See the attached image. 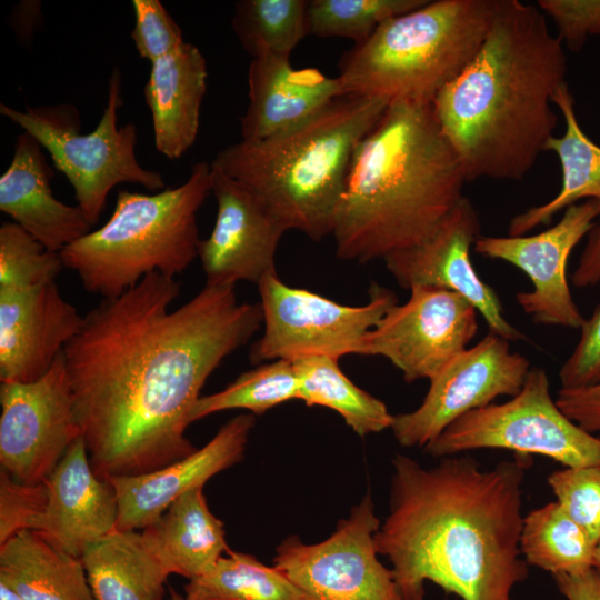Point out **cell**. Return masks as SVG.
Listing matches in <instances>:
<instances>
[{"mask_svg": "<svg viewBox=\"0 0 600 600\" xmlns=\"http://www.w3.org/2000/svg\"><path fill=\"white\" fill-rule=\"evenodd\" d=\"M180 284L152 273L84 317L66 346L73 409L100 479L161 469L197 449L186 437L210 374L262 326L260 303L206 284L174 310Z\"/></svg>", "mask_w": 600, "mask_h": 600, "instance_id": "cell-1", "label": "cell"}, {"mask_svg": "<svg viewBox=\"0 0 600 600\" xmlns=\"http://www.w3.org/2000/svg\"><path fill=\"white\" fill-rule=\"evenodd\" d=\"M529 456L490 469L470 456L431 468L396 454L389 513L374 536L406 600H423L431 581L462 600H513L529 574L520 537Z\"/></svg>", "mask_w": 600, "mask_h": 600, "instance_id": "cell-2", "label": "cell"}, {"mask_svg": "<svg viewBox=\"0 0 600 600\" xmlns=\"http://www.w3.org/2000/svg\"><path fill=\"white\" fill-rule=\"evenodd\" d=\"M567 58L543 13L494 0L482 46L431 103L467 181L521 180L553 137L550 102L566 84Z\"/></svg>", "mask_w": 600, "mask_h": 600, "instance_id": "cell-3", "label": "cell"}, {"mask_svg": "<svg viewBox=\"0 0 600 600\" xmlns=\"http://www.w3.org/2000/svg\"><path fill=\"white\" fill-rule=\"evenodd\" d=\"M466 182L432 106L389 103L354 151L334 217L337 257L367 263L424 241Z\"/></svg>", "mask_w": 600, "mask_h": 600, "instance_id": "cell-4", "label": "cell"}, {"mask_svg": "<svg viewBox=\"0 0 600 600\" xmlns=\"http://www.w3.org/2000/svg\"><path fill=\"white\" fill-rule=\"evenodd\" d=\"M388 102L343 96L286 131L221 149L211 167L251 190L289 230L332 236L354 151Z\"/></svg>", "mask_w": 600, "mask_h": 600, "instance_id": "cell-5", "label": "cell"}, {"mask_svg": "<svg viewBox=\"0 0 600 600\" xmlns=\"http://www.w3.org/2000/svg\"><path fill=\"white\" fill-rule=\"evenodd\" d=\"M493 8L494 0H428L387 20L342 56L344 94L431 104L479 51Z\"/></svg>", "mask_w": 600, "mask_h": 600, "instance_id": "cell-6", "label": "cell"}, {"mask_svg": "<svg viewBox=\"0 0 600 600\" xmlns=\"http://www.w3.org/2000/svg\"><path fill=\"white\" fill-rule=\"evenodd\" d=\"M211 192V164L192 166L186 182L154 193L120 190L100 228L66 247L64 268L87 292L114 298L144 277L182 273L198 257L197 213Z\"/></svg>", "mask_w": 600, "mask_h": 600, "instance_id": "cell-7", "label": "cell"}, {"mask_svg": "<svg viewBox=\"0 0 600 600\" xmlns=\"http://www.w3.org/2000/svg\"><path fill=\"white\" fill-rule=\"evenodd\" d=\"M122 102L121 72L116 67L109 79L102 117L89 133H80L79 111L69 103L28 107L23 111L0 104L3 117L48 151L54 168L72 186L78 206L92 226L99 221L108 194L116 186L136 183L154 192L166 189L162 174L143 168L137 159L136 126H118Z\"/></svg>", "mask_w": 600, "mask_h": 600, "instance_id": "cell-8", "label": "cell"}, {"mask_svg": "<svg viewBox=\"0 0 600 600\" xmlns=\"http://www.w3.org/2000/svg\"><path fill=\"white\" fill-rule=\"evenodd\" d=\"M424 452L450 457L478 449L541 454L564 467H600V438L569 419L550 393L542 368H531L521 390L502 403L472 410L447 427Z\"/></svg>", "mask_w": 600, "mask_h": 600, "instance_id": "cell-9", "label": "cell"}, {"mask_svg": "<svg viewBox=\"0 0 600 600\" xmlns=\"http://www.w3.org/2000/svg\"><path fill=\"white\" fill-rule=\"evenodd\" d=\"M262 336L250 349V360L296 361L324 356L358 354L363 337L398 303L391 290L373 283L362 306L341 304L307 289L284 283L277 272L259 283Z\"/></svg>", "mask_w": 600, "mask_h": 600, "instance_id": "cell-10", "label": "cell"}, {"mask_svg": "<svg viewBox=\"0 0 600 600\" xmlns=\"http://www.w3.org/2000/svg\"><path fill=\"white\" fill-rule=\"evenodd\" d=\"M370 496L352 507L326 540L306 544L292 536L277 548L274 567L308 600H406L391 568L378 558L380 527Z\"/></svg>", "mask_w": 600, "mask_h": 600, "instance_id": "cell-11", "label": "cell"}, {"mask_svg": "<svg viewBox=\"0 0 600 600\" xmlns=\"http://www.w3.org/2000/svg\"><path fill=\"white\" fill-rule=\"evenodd\" d=\"M0 464L21 483L37 484L81 436L63 352L39 379L0 387Z\"/></svg>", "mask_w": 600, "mask_h": 600, "instance_id": "cell-12", "label": "cell"}, {"mask_svg": "<svg viewBox=\"0 0 600 600\" xmlns=\"http://www.w3.org/2000/svg\"><path fill=\"white\" fill-rule=\"evenodd\" d=\"M478 311L461 294L416 286L403 304L390 308L362 339L359 353L388 359L404 381H429L468 348L478 331Z\"/></svg>", "mask_w": 600, "mask_h": 600, "instance_id": "cell-13", "label": "cell"}, {"mask_svg": "<svg viewBox=\"0 0 600 600\" xmlns=\"http://www.w3.org/2000/svg\"><path fill=\"white\" fill-rule=\"evenodd\" d=\"M509 342L488 332L456 356L430 380L417 409L393 417L390 429L398 443L424 448L463 414L499 397L516 396L531 368L526 357L510 350Z\"/></svg>", "mask_w": 600, "mask_h": 600, "instance_id": "cell-14", "label": "cell"}, {"mask_svg": "<svg viewBox=\"0 0 600 600\" xmlns=\"http://www.w3.org/2000/svg\"><path fill=\"white\" fill-rule=\"evenodd\" d=\"M600 204L586 200L568 207L560 221L532 236H480L474 251L522 270L532 289L516 294L523 312L539 324L580 329L586 320L573 301L567 264L573 248L593 228Z\"/></svg>", "mask_w": 600, "mask_h": 600, "instance_id": "cell-15", "label": "cell"}, {"mask_svg": "<svg viewBox=\"0 0 600 600\" xmlns=\"http://www.w3.org/2000/svg\"><path fill=\"white\" fill-rule=\"evenodd\" d=\"M480 236L479 216L471 201L462 197L429 238L387 256L383 261L403 289L430 286L454 291L476 308L489 332L508 341L526 339L507 320L499 296L472 264L471 248Z\"/></svg>", "mask_w": 600, "mask_h": 600, "instance_id": "cell-16", "label": "cell"}, {"mask_svg": "<svg viewBox=\"0 0 600 600\" xmlns=\"http://www.w3.org/2000/svg\"><path fill=\"white\" fill-rule=\"evenodd\" d=\"M217 216L201 239L198 258L210 286L258 283L276 270V253L287 232L269 208L246 186L211 167Z\"/></svg>", "mask_w": 600, "mask_h": 600, "instance_id": "cell-17", "label": "cell"}, {"mask_svg": "<svg viewBox=\"0 0 600 600\" xmlns=\"http://www.w3.org/2000/svg\"><path fill=\"white\" fill-rule=\"evenodd\" d=\"M83 317L56 281L0 292V380L42 377L78 333Z\"/></svg>", "mask_w": 600, "mask_h": 600, "instance_id": "cell-18", "label": "cell"}, {"mask_svg": "<svg viewBox=\"0 0 600 600\" xmlns=\"http://www.w3.org/2000/svg\"><path fill=\"white\" fill-rule=\"evenodd\" d=\"M254 423V414H239L204 447L181 460L147 473L109 478L118 499L116 529H144L183 493L203 487L211 477L239 462Z\"/></svg>", "mask_w": 600, "mask_h": 600, "instance_id": "cell-19", "label": "cell"}, {"mask_svg": "<svg viewBox=\"0 0 600 600\" xmlns=\"http://www.w3.org/2000/svg\"><path fill=\"white\" fill-rule=\"evenodd\" d=\"M44 484L46 503L31 530L58 548L81 558L90 544L116 529V490L108 479L94 473L81 436Z\"/></svg>", "mask_w": 600, "mask_h": 600, "instance_id": "cell-20", "label": "cell"}, {"mask_svg": "<svg viewBox=\"0 0 600 600\" xmlns=\"http://www.w3.org/2000/svg\"><path fill=\"white\" fill-rule=\"evenodd\" d=\"M249 106L240 118L241 140L256 141L296 127L346 96L338 77L317 68L296 69L290 57L253 58L248 69Z\"/></svg>", "mask_w": 600, "mask_h": 600, "instance_id": "cell-21", "label": "cell"}, {"mask_svg": "<svg viewBox=\"0 0 600 600\" xmlns=\"http://www.w3.org/2000/svg\"><path fill=\"white\" fill-rule=\"evenodd\" d=\"M42 149L29 133L18 134L11 162L0 177V211L48 250L61 252L93 226L78 204L53 196L54 172Z\"/></svg>", "mask_w": 600, "mask_h": 600, "instance_id": "cell-22", "label": "cell"}, {"mask_svg": "<svg viewBox=\"0 0 600 600\" xmlns=\"http://www.w3.org/2000/svg\"><path fill=\"white\" fill-rule=\"evenodd\" d=\"M207 78L206 59L190 42L151 63L143 93L156 149L170 160L181 158L197 139Z\"/></svg>", "mask_w": 600, "mask_h": 600, "instance_id": "cell-23", "label": "cell"}, {"mask_svg": "<svg viewBox=\"0 0 600 600\" xmlns=\"http://www.w3.org/2000/svg\"><path fill=\"white\" fill-rule=\"evenodd\" d=\"M202 488L183 493L141 532L168 572L189 580L208 572L230 551L223 522L208 508Z\"/></svg>", "mask_w": 600, "mask_h": 600, "instance_id": "cell-24", "label": "cell"}, {"mask_svg": "<svg viewBox=\"0 0 600 600\" xmlns=\"http://www.w3.org/2000/svg\"><path fill=\"white\" fill-rule=\"evenodd\" d=\"M0 582L23 600H96L81 559L32 530L0 546Z\"/></svg>", "mask_w": 600, "mask_h": 600, "instance_id": "cell-25", "label": "cell"}, {"mask_svg": "<svg viewBox=\"0 0 600 600\" xmlns=\"http://www.w3.org/2000/svg\"><path fill=\"white\" fill-rule=\"evenodd\" d=\"M96 600H162L170 576L137 530L114 529L81 556Z\"/></svg>", "mask_w": 600, "mask_h": 600, "instance_id": "cell-26", "label": "cell"}, {"mask_svg": "<svg viewBox=\"0 0 600 600\" xmlns=\"http://www.w3.org/2000/svg\"><path fill=\"white\" fill-rule=\"evenodd\" d=\"M552 102L564 118L566 130L561 137L549 140L547 151L554 152L560 161L562 186L548 202L514 216L509 223V236H524L538 226L549 224L558 212L581 199L600 204V147L582 131L567 83L554 93Z\"/></svg>", "mask_w": 600, "mask_h": 600, "instance_id": "cell-27", "label": "cell"}, {"mask_svg": "<svg viewBox=\"0 0 600 600\" xmlns=\"http://www.w3.org/2000/svg\"><path fill=\"white\" fill-rule=\"evenodd\" d=\"M298 380V399L308 407L338 412L357 434L390 429L393 422L383 401L356 386L340 369L338 359L314 356L292 362Z\"/></svg>", "mask_w": 600, "mask_h": 600, "instance_id": "cell-28", "label": "cell"}, {"mask_svg": "<svg viewBox=\"0 0 600 600\" xmlns=\"http://www.w3.org/2000/svg\"><path fill=\"white\" fill-rule=\"evenodd\" d=\"M596 544L566 510L552 501L523 517L520 549L529 566L557 574L593 568Z\"/></svg>", "mask_w": 600, "mask_h": 600, "instance_id": "cell-29", "label": "cell"}, {"mask_svg": "<svg viewBox=\"0 0 600 600\" xmlns=\"http://www.w3.org/2000/svg\"><path fill=\"white\" fill-rule=\"evenodd\" d=\"M184 593L192 600H308L277 567L231 550L208 572L190 579Z\"/></svg>", "mask_w": 600, "mask_h": 600, "instance_id": "cell-30", "label": "cell"}, {"mask_svg": "<svg viewBox=\"0 0 600 600\" xmlns=\"http://www.w3.org/2000/svg\"><path fill=\"white\" fill-rule=\"evenodd\" d=\"M307 0H240L231 20L233 32L252 59L290 57L309 32Z\"/></svg>", "mask_w": 600, "mask_h": 600, "instance_id": "cell-31", "label": "cell"}, {"mask_svg": "<svg viewBox=\"0 0 600 600\" xmlns=\"http://www.w3.org/2000/svg\"><path fill=\"white\" fill-rule=\"evenodd\" d=\"M293 399H298L293 363L273 360L241 373L221 391L201 396L191 410L190 422L232 409L259 416Z\"/></svg>", "mask_w": 600, "mask_h": 600, "instance_id": "cell-32", "label": "cell"}, {"mask_svg": "<svg viewBox=\"0 0 600 600\" xmlns=\"http://www.w3.org/2000/svg\"><path fill=\"white\" fill-rule=\"evenodd\" d=\"M428 0H311L309 32L342 37L360 43L387 20L423 6Z\"/></svg>", "mask_w": 600, "mask_h": 600, "instance_id": "cell-33", "label": "cell"}, {"mask_svg": "<svg viewBox=\"0 0 600 600\" xmlns=\"http://www.w3.org/2000/svg\"><path fill=\"white\" fill-rule=\"evenodd\" d=\"M64 268L60 252L48 250L14 222L0 226V292L56 281Z\"/></svg>", "mask_w": 600, "mask_h": 600, "instance_id": "cell-34", "label": "cell"}, {"mask_svg": "<svg viewBox=\"0 0 600 600\" xmlns=\"http://www.w3.org/2000/svg\"><path fill=\"white\" fill-rule=\"evenodd\" d=\"M557 502L597 546L600 541V467H566L548 476Z\"/></svg>", "mask_w": 600, "mask_h": 600, "instance_id": "cell-35", "label": "cell"}, {"mask_svg": "<svg viewBox=\"0 0 600 600\" xmlns=\"http://www.w3.org/2000/svg\"><path fill=\"white\" fill-rule=\"evenodd\" d=\"M131 38L141 58L151 63L180 47L182 30L159 0H133Z\"/></svg>", "mask_w": 600, "mask_h": 600, "instance_id": "cell-36", "label": "cell"}, {"mask_svg": "<svg viewBox=\"0 0 600 600\" xmlns=\"http://www.w3.org/2000/svg\"><path fill=\"white\" fill-rule=\"evenodd\" d=\"M47 491L44 481L26 484L0 471V546L22 530H31L42 512Z\"/></svg>", "mask_w": 600, "mask_h": 600, "instance_id": "cell-37", "label": "cell"}, {"mask_svg": "<svg viewBox=\"0 0 600 600\" xmlns=\"http://www.w3.org/2000/svg\"><path fill=\"white\" fill-rule=\"evenodd\" d=\"M537 7L553 20L559 39L571 51L600 34V0H539Z\"/></svg>", "mask_w": 600, "mask_h": 600, "instance_id": "cell-38", "label": "cell"}, {"mask_svg": "<svg viewBox=\"0 0 600 600\" xmlns=\"http://www.w3.org/2000/svg\"><path fill=\"white\" fill-rule=\"evenodd\" d=\"M580 330L574 349L559 370L561 388H581L600 382V303Z\"/></svg>", "mask_w": 600, "mask_h": 600, "instance_id": "cell-39", "label": "cell"}, {"mask_svg": "<svg viewBox=\"0 0 600 600\" xmlns=\"http://www.w3.org/2000/svg\"><path fill=\"white\" fill-rule=\"evenodd\" d=\"M556 403L569 419L600 438V382L581 388H560Z\"/></svg>", "mask_w": 600, "mask_h": 600, "instance_id": "cell-40", "label": "cell"}, {"mask_svg": "<svg viewBox=\"0 0 600 600\" xmlns=\"http://www.w3.org/2000/svg\"><path fill=\"white\" fill-rule=\"evenodd\" d=\"M574 287L587 288L600 282V222L588 233L587 244L571 276Z\"/></svg>", "mask_w": 600, "mask_h": 600, "instance_id": "cell-41", "label": "cell"}, {"mask_svg": "<svg viewBox=\"0 0 600 600\" xmlns=\"http://www.w3.org/2000/svg\"><path fill=\"white\" fill-rule=\"evenodd\" d=\"M552 577L558 590L567 600H600V580L593 568L578 574Z\"/></svg>", "mask_w": 600, "mask_h": 600, "instance_id": "cell-42", "label": "cell"}, {"mask_svg": "<svg viewBox=\"0 0 600 600\" xmlns=\"http://www.w3.org/2000/svg\"><path fill=\"white\" fill-rule=\"evenodd\" d=\"M0 600H23L17 592L6 583L0 582Z\"/></svg>", "mask_w": 600, "mask_h": 600, "instance_id": "cell-43", "label": "cell"}, {"mask_svg": "<svg viewBox=\"0 0 600 600\" xmlns=\"http://www.w3.org/2000/svg\"><path fill=\"white\" fill-rule=\"evenodd\" d=\"M593 569L596 570L599 580H600V541L598 542L594 551V563Z\"/></svg>", "mask_w": 600, "mask_h": 600, "instance_id": "cell-44", "label": "cell"}, {"mask_svg": "<svg viewBox=\"0 0 600 600\" xmlns=\"http://www.w3.org/2000/svg\"><path fill=\"white\" fill-rule=\"evenodd\" d=\"M169 600H192L187 594H181L177 592L176 590L170 588V597Z\"/></svg>", "mask_w": 600, "mask_h": 600, "instance_id": "cell-45", "label": "cell"}]
</instances>
